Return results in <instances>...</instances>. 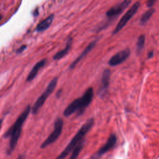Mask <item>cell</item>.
<instances>
[{
	"label": "cell",
	"mask_w": 159,
	"mask_h": 159,
	"mask_svg": "<svg viewBox=\"0 0 159 159\" xmlns=\"http://www.w3.org/2000/svg\"><path fill=\"white\" fill-rule=\"evenodd\" d=\"M30 112L31 106L30 105H27L17 118L14 124L4 133V137L5 138H9V148L7 149L8 154H11L15 149L20 136L23 124Z\"/></svg>",
	"instance_id": "cell-1"
},
{
	"label": "cell",
	"mask_w": 159,
	"mask_h": 159,
	"mask_svg": "<svg viewBox=\"0 0 159 159\" xmlns=\"http://www.w3.org/2000/svg\"><path fill=\"white\" fill-rule=\"evenodd\" d=\"M94 96V91L92 87L88 88L83 96L73 101L64 110L63 116L68 117L76 112L77 116L83 114L86 108L91 102Z\"/></svg>",
	"instance_id": "cell-2"
},
{
	"label": "cell",
	"mask_w": 159,
	"mask_h": 159,
	"mask_svg": "<svg viewBox=\"0 0 159 159\" xmlns=\"http://www.w3.org/2000/svg\"><path fill=\"white\" fill-rule=\"evenodd\" d=\"M94 120L93 118H90L88 119L78 130L75 136L72 138L71 141L69 142L68 145L65 148V149L59 154L55 159H64L69 153L71 152L73 148L83 140L85 135L89 131L92 126L93 125Z\"/></svg>",
	"instance_id": "cell-3"
},
{
	"label": "cell",
	"mask_w": 159,
	"mask_h": 159,
	"mask_svg": "<svg viewBox=\"0 0 159 159\" xmlns=\"http://www.w3.org/2000/svg\"><path fill=\"white\" fill-rule=\"evenodd\" d=\"M58 82V78L54 77L48 84L45 90L42 93V94L37 98L34 102L32 107H31V112L32 114H37L41 107L43 106L45 102L48 98V96L53 92L56 88Z\"/></svg>",
	"instance_id": "cell-4"
},
{
	"label": "cell",
	"mask_w": 159,
	"mask_h": 159,
	"mask_svg": "<svg viewBox=\"0 0 159 159\" xmlns=\"http://www.w3.org/2000/svg\"><path fill=\"white\" fill-rule=\"evenodd\" d=\"M63 127V120L61 118H57L54 122V129L47 139L42 143L41 148H45L55 142L60 136Z\"/></svg>",
	"instance_id": "cell-5"
},
{
	"label": "cell",
	"mask_w": 159,
	"mask_h": 159,
	"mask_svg": "<svg viewBox=\"0 0 159 159\" xmlns=\"http://www.w3.org/2000/svg\"><path fill=\"white\" fill-rule=\"evenodd\" d=\"M140 2L139 1L134 3L132 6L127 11V12L124 14L122 18L120 19L117 24L116 25L115 29L112 32V35H115L117 34L123 27L127 24V23L132 19V17L135 14L137 11L140 7Z\"/></svg>",
	"instance_id": "cell-6"
},
{
	"label": "cell",
	"mask_w": 159,
	"mask_h": 159,
	"mask_svg": "<svg viewBox=\"0 0 159 159\" xmlns=\"http://www.w3.org/2000/svg\"><path fill=\"white\" fill-rule=\"evenodd\" d=\"M117 137L115 134H111L104 145L101 147L92 157L91 159H99L104 153L111 150L116 145Z\"/></svg>",
	"instance_id": "cell-7"
},
{
	"label": "cell",
	"mask_w": 159,
	"mask_h": 159,
	"mask_svg": "<svg viewBox=\"0 0 159 159\" xmlns=\"http://www.w3.org/2000/svg\"><path fill=\"white\" fill-rule=\"evenodd\" d=\"M132 0H124L111 7L106 13V16L109 19L115 18L124 11L130 4Z\"/></svg>",
	"instance_id": "cell-8"
},
{
	"label": "cell",
	"mask_w": 159,
	"mask_h": 159,
	"mask_svg": "<svg viewBox=\"0 0 159 159\" xmlns=\"http://www.w3.org/2000/svg\"><path fill=\"white\" fill-rule=\"evenodd\" d=\"M130 54V50L129 48H125L121 50L114 55H113L108 61V64L111 66H116L123 63L128 58Z\"/></svg>",
	"instance_id": "cell-9"
},
{
	"label": "cell",
	"mask_w": 159,
	"mask_h": 159,
	"mask_svg": "<svg viewBox=\"0 0 159 159\" xmlns=\"http://www.w3.org/2000/svg\"><path fill=\"white\" fill-rule=\"evenodd\" d=\"M111 70L108 68H106L104 70L102 75V78L101 80V86L99 87V96L101 98H102L106 94L107 91V88L109 84V80H110V77H111Z\"/></svg>",
	"instance_id": "cell-10"
},
{
	"label": "cell",
	"mask_w": 159,
	"mask_h": 159,
	"mask_svg": "<svg viewBox=\"0 0 159 159\" xmlns=\"http://www.w3.org/2000/svg\"><path fill=\"white\" fill-rule=\"evenodd\" d=\"M96 42H97V40H94L93 41H91L86 47V48L84 49V50L81 53V54L78 57H76V58L70 65L69 66V69L70 70H73L74 69L76 66L78 64V63L82 60L83 59L86 55L94 47L96 43Z\"/></svg>",
	"instance_id": "cell-11"
},
{
	"label": "cell",
	"mask_w": 159,
	"mask_h": 159,
	"mask_svg": "<svg viewBox=\"0 0 159 159\" xmlns=\"http://www.w3.org/2000/svg\"><path fill=\"white\" fill-rule=\"evenodd\" d=\"M47 63V58H43L40 61H37L34 66L32 67L30 72L29 73L28 75L26 78V82H30L32 81L37 76L39 73V71L42 69Z\"/></svg>",
	"instance_id": "cell-12"
},
{
	"label": "cell",
	"mask_w": 159,
	"mask_h": 159,
	"mask_svg": "<svg viewBox=\"0 0 159 159\" xmlns=\"http://www.w3.org/2000/svg\"><path fill=\"white\" fill-rule=\"evenodd\" d=\"M54 19V14H51L43 20L39 22L35 27V31L37 32H42L47 30L52 25Z\"/></svg>",
	"instance_id": "cell-13"
},
{
	"label": "cell",
	"mask_w": 159,
	"mask_h": 159,
	"mask_svg": "<svg viewBox=\"0 0 159 159\" xmlns=\"http://www.w3.org/2000/svg\"><path fill=\"white\" fill-rule=\"evenodd\" d=\"M71 45H72V38L71 37H69L67 39L65 47L63 49H62V50L58 51V52H57L53 55V59L54 60H60L62 58H63L69 52L70 50L71 49Z\"/></svg>",
	"instance_id": "cell-14"
},
{
	"label": "cell",
	"mask_w": 159,
	"mask_h": 159,
	"mask_svg": "<svg viewBox=\"0 0 159 159\" xmlns=\"http://www.w3.org/2000/svg\"><path fill=\"white\" fill-rule=\"evenodd\" d=\"M155 12V9L151 7L147 11H146L141 16L140 19V24L141 25H144L145 24L148 20L150 19V17L152 16Z\"/></svg>",
	"instance_id": "cell-15"
},
{
	"label": "cell",
	"mask_w": 159,
	"mask_h": 159,
	"mask_svg": "<svg viewBox=\"0 0 159 159\" xmlns=\"http://www.w3.org/2000/svg\"><path fill=\"white\" fill-rule=\"evenodd\" d=\"M84 145V140L81 141L72 150V153L68 159H77L80 152L82 150Z\"/></svg>",
	"instance_id": "cell-16"
},
{
	"label": "cell",
	"mask_w": 159,
	"mask_h": 159,
	"mask_svg": "<svg viewBox=\"0 0 159 159\" xmlns=\"http://www.w3.org/2000/svg\"><path fill=\"white\" fill-rule=\"evenodd\" d=\"M145 42V37L144 35H140L137 40L136 43V51L138 53H140V52L143 50Z\"/></svg>",
	"instance_id": "cell-17"
},
{
	"label": "cell",
	"mask_w": 159,
	"mask_h": 159,
	"mask_svg": "<svg viewBox=\"0 0 159 159\" xmlns=\"http://www.w3.org/2000/svg\"><path fill=\"white\" fill-rule=\"evenodd\" d=\"M27 48V45H22L21 46H20L16 50V53H21L23 51H24Z\"/></svg>",
	"instance_id": "cell-18"
},
{
	"label": "cell",
	"mask_w": 159,
	"mask_h": 159,
	"mask_svg": "<svg viewBox=\"0 0 159 159\" xmlns=\"http://www.w3.org/2000/svg\"><path fill=\"white\" fill-rule=\"evenodd\" d=\"M156 1L157 0H147V3H146L147 6L148 7H149V8L152 7V6L154 5V4L156 2Z\"/></svg>",
	"instance_id": "cell-19"
},
{
	"label": "cell",
	"mask_w": 159,
	"mask_h": 159,
	"mask_svg": "<svg viewBox=\"0 0 159 159\" xmlns=\"http://www.w3.org/2000/svg\"><path fill=\"white\" fill-rule=\"evenodd\" d=\"M153 55H154V52L153 51H150L148 53V55H147V57L148 58H151L153 57Z\"/></svg>",
	"instance_id": "cell-20"
},
{
	"label": "cell",
	"mask_w": 159,
	"mask_h": 159,
	"mask_svg": "<svg viewBox=\"0 0 159 159\" xmlns=\"http://www.w3.org/2000/svg\"><path fill=\"white\" fill-rule=\"evenodd\" d=\"M61 93H62V90H61V89H59V90L57 91V94H56L57 97V98H60V96L61 94Z\"/></svg>",
	"instance_id": "cell-21"
},
{
	"label": "cell",
	"mask_w": 159,
	"mask_h": 159,
	"mask_svg": "<svg viewBox=\"0 0 159 159\" xmlns=\"http://www.w3.org/2000/svg\"><path fill=\"white\" fill-rule=\"evenodd\" d=\"M17 159H25V157L24 155H20L17 158Z\"/></svg>",
	"instance_id": "cell-22"
},
{
	"label": "cell",
	"mask_w": 159,
	"mask_h": 159,
	"mask_svg": "<svg viewBox=\"0 0 159 159\" xmlns=\"http://www.w3.org/2000/svg\"><path fill=\"white\" fill-rule=\"evenodd\" d=\"M2 121H3V120H2V119H0V130H1V127H2Z\"/></svg>",
	"instance_id": "cell-23"
},
{
	"label": "cell",
	"mask_w": 159,
	"mask_h": 159,
	"mask_svg": "<svg viewBox=\"0 0 159 159\" xmlns=\"http://www.w3.org/2000/svg\"><path fill=\"white\" fill-rule=\"evenodd\" d=\"M2 15L1 14H0V20L2 19Z\"/></svg>",
	"instance_id": "cell-24"
}]
</instances>
